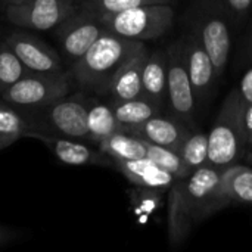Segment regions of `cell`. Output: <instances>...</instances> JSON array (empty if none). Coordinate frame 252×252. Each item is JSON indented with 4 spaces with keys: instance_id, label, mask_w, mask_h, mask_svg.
Masks as SVG:
<instances>
[{
    "instance_id": "10",
    "label": "cell",
    "mask_w": 252,
    "mask_h": 252,
    "mask_svg": "<svg viewBox=\"0 0 252 252\" xmlns=\"http://www.w3.org/2000/svg\"><path fill=\"white\" fill-rule=\"evenodd\" d=\"M167 99L171 117L192 124L196 112V99L186 69L183 40L173 43L167 50Z\"/></svg>"
},
{
    "instance_id": "15",
    "label": "cell",
    "mask_w": 252,
    "mask_h": 252,
    "mask_svg": "<svg viewBox=\"0 0 252 252\" xmlns=\"http://www.w3.org/2000/svg\"><path fill=\"white\" fill-rule=\"evenodd\" d=\"M149 53L145 44L130 55L118 68L108 87L111 102H123L142 96V74Z\"/></svg>"
},
{
    "instance_id": "4",
    "label": "cell",
    "mask_w": 252,
    "mask_h": 252,
    "mask_svg": "<svg viewBox=\"0 0 252 252\" xmlns=\"http://www.w3.org/2000/svg\"><path fill=\"white\" fill-rule=\"evenodd\" d=\"M92 99L93 97L87 96L86 92L81 90L69 93L43 108L28 112L35 126L34 131L86 140L90 143L87 112Z\"/></svg>"
},
{
    "instance_id": "13",
    "label": "cell",
    "mask_w": 252,
    "mask_h": 252,
    "mask_svg": "<svg viewBox=\"0 0 252 252\" xmlns=\"http://www.w3.org/2000/svg\"><path fill=\"white\" fill-rule=\"evenodd\" d=\"M183 52L196 105H201L210 97V93L214 89L217 80L216 69L210 55L193 32L183 38Z\"/></svg>"
},
{
    "instance_id": "28",
    "label": "cell",
    "mask_w": 252,
    "mask_h": 252,
    "mask_svg": "<svg viewBox=\"0 0 252 252\" xmlns=\"http://www.w3.org/2000/svg\"><path fill=\"white\" fill-rule=\"evenodd\" d=\"M229 16L235 22H242L252 7V0H221Z\"/></svg>"
},
{
    "instance_id": "1",
    "label": "cell",
    "mask_w": 252,
    "mask_h": 252,
    "mask_svg": "<svg viewBox=\"0 0 252 252\" xmlns=\"http://www.w3.org/2000/svg\"><path fill=\"white\" fill-rule=\"evenodd\" d=\"M223 170L204 165L188 177L176 179L168 189V239L186 241L192 229L211 217V202Z\"/></svg>"
},
{
    "instance_id": "6",
    "label": "cell",
    "mask_w": 252,
    "mask_h": 252,
    "mask_svg": "<svg viewBox=\"0 0 252 252\" xmlns=\"http://www.w3.org/2000/svg\"><path fill=\"white\" fill-rule=\"evenodd\" d=\"M229 18L221 0H201L198 3L193 34L210 55L217 78H220L226 69L232 47L230 28L227 24Z\"/></svg>"
},
{
    "instance_id": "25",
    "label": "cell",
    "mask_w": 252,
    "mask_h": 252,
    "mask_svg": "<svg viewBox=\"0 0 252 252\" xmlns=\"http://www.w3.org/2000/svg\"><path fill=\"white\" fill-rule=\"evenodd\" d=\"M146 146H148L146 158L152 159L161 168L171 173L176 179H183V177H188L189 174H192L189 171V168L186 167V164L183 162L179 152H176L170 148H165V146L149 143V142H146Z\"/></svg>"
},
{
    "instance_id": "8",
    "label": "cell",
    "mask_w": 252,
    "mask_h": 252,
    "mask_svg": "<svg viewBox=\"0 0 252 252\" xmlns=\"http://www.w3.org/2000/svg\"><path fill=\"white\" fill-rule=\"evenodd\" d=\"M1 4L9 22L35 31H52L78 9L75 0H1Z\"/></svg>"
},
{
    "instance_id": "26",
    "label": "cell",
    "mask_w": 252,
    "mask_h": 252,
    "mask_svg": "<svg viewBox=\"0 0 252 252\" xmlns=\"http://www.w3.org/2000/svg\"><path fill=\"white\" fill-rule=\"evenodd\" d=\"M78 7L92 10L99 15L115 13L126 9L145 6V4H157V3H170L171 0H75Z\"/></svg>"
},
{
    "instance_id": "11",
    "label": "cell",
    "mask_w": 252,
    "mask_h": 252,
    "mask_svg": "<svg viewBox=\"0 0 252 252\" xmlns=\"http://www.w3.org/2000/svg\"><path fill=\"white\" fill-rule=\"evenodd\" d=\"M3 40L31 72L63 74L68 71L61 53L40 37L30 32V30H15Z\"/></svg>"
},
{
    "instance_id": "20",
    "label": "cell",
    "mask_w": 252,
    "mask_h": 252,
    "mask_svg": "<svg viewBox=\"0 0 252 252\" xmlns=\"http://www.w3.org/2000/svg\"><path fill=\"white\" fill-rule=\"evenodd\" d=\"M87 128L90 143L97 146L105 139L121 131V124L118 123L112 103H105L97 99H92L87 112Z\"/></svg>"
},
{
    "instance_id": "29",
    "label": "cell",
    "mask_w": 252,
    "mask_h": 252,
    "mask_svg": "<svg viewBox=\"0 0 252 252\" xmlns=\"http://www.w3.org/2000/svg\"><path fill=\"white\" fill-rule=\"evenodd\" d=\"M239 93H241V97L244 100L245 105L252 103V68L248 69L239 84Z\"/></svg>"
},
{
    "instance_id": "17",
    "label": "cell",
    "mask_w": 252,
    "mask_h": 252,
    "mask_svg": "<svg viewBox=\"0 0 252 252\" xmlns=\"http://www.w3.org/2000/svg\"><path fill=\"white\" fill-rule=\"evenodd\" d=\"M115 168L134 186L168 190L176 177L161 168L149 158H139L131 161H114Z\"/></svg>"
},
{
    "instance_id": "23",
    "label": "cell",
    "mask_w": 252,
    "mask_h": 252,
    "mask_svg": "<svg viewBox=\"0 0 252 252\" xmlns=\"http://www.w3.org/2000/svg\"><path fill=\"white\" fill-rule=\"evenodd\" d=\"M179 154L190 173L208 165V134L199 130L189 131Z\"/></svg>"
},
{
    "instance_id": "12",
    "label": "cell",
    "mask_w": 252,
    "mask_h": 252,
    "mask_svg": "<svg viewBox=\"0 0 252 252\" xmlns=\"http://www.w3.org/2000/svg\"><path fill=\"white\" fill-rule=\"evenodd\" d=\"M28 137L37 139L41 143H44L50 152L56 157L58 161L66 165H97V167H114L115 162L112 158H109L106 154H103L97 146L92 148L89 146V142L56 136V134H47V133H30Z\"/></svg>"
},
{
    "instance_id": "30",
    "label": "cell",
    "mask_w": 252,
    "mask_h": 252,
    "mask_svg": "<svg viewBox=\"0 0 252 252\" xmlns=\"http://www.w3.org/2000/svg\"><path fill=\"white\" fill-rule=\"evenodd\" d=\"M21 236V233L15 229H10V227H4V226H0V247H4L10 242H13L15 239H18Z\"/></svg>"
},
{
    "instance_id": "14",
    "label": "cell",
    "mask_w": 252,
    "mask_h": 252,
    "mask_svg": "<svg viewBox=\"0 0 252 252\" xmlns=\"http://www.w3.org/2000/svg\"><path fill=\"white\" fill-rule=\"evenodd\" d=\"M252 204V168L233 164L223 170L221 180L214 192L211 216L229 205Z\"/></svg>"
},
{
    "instance_id": "24",
    "label": "cell",
    "mask_w": 252,
    "mask_h": 252,
    "mask_svg": "<svg viewBox=\"0 0 252 252\" xmlns=\"http://www.w3.org/2000/svg\"><path fill=\"white\" fill-rule=\"evenodd\" d=\"M28 72L31 71L21 62L12 47L4 40H0V94Z\"/></svg>"
},
{
    "instance_id": "21",
    "label": "cell",
    "mask_w": 252,
    "mask_h": 252,
    "mask_svg": "<svg viewBox=\"0 0 252 252\" xmlns=\"http://www.w3.org/2000/svg\"><path fill=\"white\" fill-rule=\"evenodd\" d=\"M97 148L114 161H131L146 158L148 154L146 140L123 130L100 142Z\"/></svg>"
},
{
    "instance_id": "32",
    "label": "cell",
    "mask_w": 252,
    "mask_h": 252,
    "mask_svg": "<svg viewBox=\"0 0 252 252\" xmlns=\"http://www.w3.org/2000/svg\"><path fill=\"white\" fill-rule=\"evenodd\" d=\"M244 159H245L247 162L252 164V133L248 136V139H247V146H245V157H244Z\"/></svg>"
},
{
    "instance_id": "22",
    "label": "cell",
    "mask_w": 252,
    "mask_h": 252,
    "mask_svg": "<svg viewBox=\"0 0 252 252\" xmlns=\"http://www.w3.org/2000/svg\"><path fill=\"white\" fill-rule=\"evenodd\" d=\"M111 103L115 117L121 124L123 131H130L161 112L159 108H157L152 102H149L143 96L130 100H123V102H111Z\"/></svg>"
},
{
    "instance_id": "31",
    "label": "cell",
    "mask_w": 252,
    "mask_h": 252,
    "mask_svg": "<svg viewBox=\"0 0 252 252\" xmlns=\"http://www.w3.org/2000/svg\"><path fill=\"white\" fill-rule=\"evenodd\" d=\"M244 130L248 139V136L252 133V103L245 105L244 108Z\"/></svg>"
},
{
    "instance_id": "2",
    "label": "cell",
    "mask_w": 252,
    "mask_h": 252,
    "mask_svg": "<svg viewBox=\"0 0 252 252\" xmlns=\"http://www.w3.org/2000/svg\"><path fill=\"white\" fill-rule=\"evenodd\" d=\"M142 46H145V41L105 31L80 59L68 66V74L74 86L80 90L108 94L114 74Z\"/></svg>"
},
{
    "instance_id": "18",
    "label": "cell",
    "mask_w": 252,
    "mask_h": 252,
    "mask_svg": "<svg viewBox=\"0 0 252 252\" xmlns=\"http://www.w3.org/2000/svg\"><path fill=\"white\" fill-rule=\"evenodd\" d=\"M167 52L155 50L146 59L142 74V96L162 109L167 99Z\"/></svg>"
},
{
    "instance_id": "7",
    "label": "cell",
    "mask_w": 252,
    "mask_h": 252,
    "mask_svg": "<svg viewBox=\"0 0 252 252\" xmlns=\"http://www.w3.org/2000/svg\"><path fill=\"white\" fill-rule=\"evenodd\" d=\"M72 87L74 83L68 71L63 74L28 72L3 92L0 99L13 108L31 112L69 94Z\"/></svg>"
},
{
    "instance_id": "3",
    "label": "cell",
    "mask_w": 252,
    "mask_h": 252,
    "mask_svg": "<svg viewBox=\"0 0 252 252\" xmlns=\"http://www.w3.org/2000/svg\"><path fill=\"white\" fill-rule=\"evenodd\" d=\"M244 108L239 89H233L223 102L208 133V164L224 170L245 157L247 134L244 130Z\"/></svg>"
},
{
    "instance_id": "16",
    "label": "cell",
    "mask_w": 252,
    "mask_h": 252,
    "mask_svg": "<svg viewBox=\"0 0 252 252\" xmlns=\"http://www.w3.org/2000/svg\"><path fill=\"white\" fill-rule=\"evenodd\" d=\"M189 131L190 130L188 128V126L179 121L177 118L174 117L165 118V117H159L158 114L127 133H131L149 143H155L159 146L170 148L176 152H180L182 145L186 136L189 134Z\"/></svg>"
},
{
    "instance_id": "9",
    "label": "cell",
    "mask_w": 252,
    "mask_h": 252,
    "mask_svg": "<svg viewBox=\"0 0 252 252\" xmlns=\"http://www.w3.org/2000/svg\"><path fill=\"white\" fill-rule=\"evenodd\" d=\"M52 31H55L53 34L59 46V53L68 68L108 30L99 13L78 7Z\"/></svg>"
},
{
    "instance_id": "5",
    "label": "cell",
    "mask_w": 252,
    "mask_h": 252,
    "mask_svg": "<svg viewBox=\"0 0 252 252\" xmlns=\"http://www.w3.org/2000/svg\"><path fill=\"white\" fill-rule=\"evenodd\" d=\"M105 28L126 38L148 41L167 34L174 22L170 3L145 4L115 13L100 15Z\"/></svg>"
},
{
    "instance_id": "27",
    "label": "cell",
    "mask_w": 252,
    "mask_h": 252,
    "mask_svg": "<svg viewBox=\"0 0 252 252\" xmlns=\"http://www.w3.org/2000/svg\"><path fill=\"white\" fill-rule=\"evenodd\" d=\"M162 192L164 190L136 186V189L130 192V199L134 207V211L137 214H143V216L154 213L161 204Z\"/></svg>"
},
{
    "instance_id": "19",
    "label": "cell",
    "mask_w": 252,
    "mask_h": 252,
    "mask_svg": "<svg viewBox=\"0 0 252 252\" xmlns=\"http://www.w3.org/2000/svg\"><path fill=\"white\" fill-rule=\"evenodd\" d=\"M35 126L28 112L13 108L0 99V151L9 148L21 137H28Z\"/></svg>"
}]
</instances>
